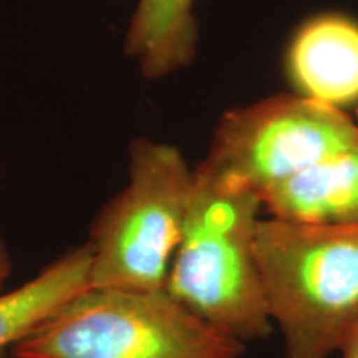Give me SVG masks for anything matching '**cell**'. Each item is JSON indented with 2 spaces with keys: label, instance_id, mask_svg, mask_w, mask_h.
<instances>
[{
  "label": "cell",
  "instance_id": "cell-2",
  "mask_svg": "<svg viewBox=\"0 0 358 358\" xmlns=\"http://www.w3.org/2000/svg\"><path fill=\"white\" fill-rule=\"evenodd\" d=\"M256 259L285 358H330L358 329V224L261 219Z\"/></svg>",
  "mask_w": 358,
  "mask_h": 358
},
{
  "label": "cell",
  "instance_id": "cell-1",
  "mask_svg": "<svg viewBox=\"0 0 358 358\" xmlns=\"http://www.w3.org/2000/svg\"><path fill=\"white\" fill-rule=\"evenodd\" d=\"M262 198L219 185L192 169V187L181 237L164 289L217 332L241 343L272 332L256 231Z\"/></svg>",
  "mask_w": 358,
  "mask_h": 358
},
{
  "label": "cell",
  "instance_id": "cell-10",
  "mask_svg": "<svg viewBox=\"0 0 358 358\" xmlns=\"http://www.w3.org/2000/svg\"><path fill=\"white\" fill-rule=\"evenodd\" d=\"M10 272H12L10 254H8L6 244H3V241H2V236H0V289L6 285Z\"/></svg>",
  "mask_w": 358,
  "mask_h": 358
},
{
  "label": "cell",
  "instance_id": "cell-5",
  "mask_svg": "<svg viewBox=\"0 0 358 358\" xmlns=\"http://www.w3.org/2000/svg\"><path fill=\"white\" fill-rule=\"evenodd\" d=\"M357 118L301 95L226 111L194 169L219 185L264 192L306 171L352 140Z\"/></svg>",
  "mask_w": 358,
  "mask_h": 358
},
{
  "label": "cell",
  "instance_id": "cell-8",
  "mask_svg": "<svg viewBox=\"0 0 358 358\" xmlns=\"http://www.w3.org/2000/svg\"><path fill=\"white\" fill-rule=\"evenodd\" d=\"M196 0H138L124 52L136 60L143 77L161 80L185 69L198 52Z\"/></svg>",
  "mask_w": 358,
  "mask_h": 358
},
{
  "label": "cell",
  "instance_id": "cell-11",
  "mask_svg": "<svg viewBox=\"0 0 358 358\" xmlns=\"http://www.w3.org/2000/svg\"><path fill=\"white\" fill-rule=\"evenodd\" d=\"M340 353H342L343 358H358V329L343 343Z\"/></svg>",
  "mask_w": 358,
  "mask_h": 358
},
{
  "label": "cell",
  "instance_id": "cell-3",
  "mask_svg": "<svg viewBox=\"0 0 358 358\" xmlns=\"http://www.w3.org/2000/svg\"><path fill=\"white\" fill-rule=\"evenodd\" d=\"M8 350L12 358H241L245 345L166 289L88 287Z\"/></svg>",
  "mask_w": 358,
  "mask_h": 358
},
{
  "label": "cell",
  "instance_id": "cell-6",
  "mask_svg": "<svg viewBox=\"0 0 358 358\" xmlns=\"http://www.w3.org/2000/svg\"><path fill=\"white\" fill-rule=\"evenodd\" d=\"M295 95L347 111L358 105V20L313 15L295 30L284 58Z\"/></svg>",
  "mask_w": 358,
  "mask_h": 358
},
{
  "label": "cell",
  "instance_id": "cell-4",
  "mask_svg": "<svg viewBox=\"0 0 358 358\" xmlns=\"http://www.w3.org/2000/svg\"><path fill=\"white\" fill-rule=\"evenodd\" d=\"M128 153V182L90 226V287L164 289L185 222L192 169L179 148L150 138L131 141Z\"/></svg>",
  "mask_w": 358,
  "mask_h": 358
},
{
  "label": "cell",
  "instance_id": "cell-9",
  "mask_svg": "<svg viewBox=\"0 0 358 358\" xmlns=\"http://www.w3.org/2000/svg\"><path fill=\"white\" fill-rule=\"evenodd\" d=\"M92 252L85 243L62 254L12 292L0 295V353L90 287Z\"/></svg>",
  "mask_w": 358,
  "mask_h": 358
},
{
  "label": "cell",
  "instance_id": "cell-7",
  "mask_svg": "<svg viewBox=\"0 0 358 358\" xmlns=\"http://www.w3.org/2000/svg\"><path fill=\"white\" fill-rule=\"evenodd\" d=\"M357 131L345 146L306 171L262 194L271 217L315 224H358V110Z\"/></svg>",
  "mask_w": 358,
  "mask_h": 358
}]
</instances>
